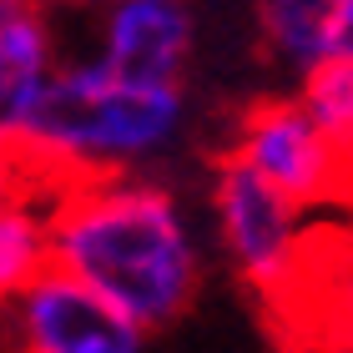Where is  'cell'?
Listing matches in <instances>:
<instances>
[{
    "label": "cell",
    "mask_w": 353,
    "mask_h": 353,
    "mask_svg": "<svg viewBox=\"0 0 353 353\" xmlns=\"http://www.w3.org/2000/svg\"><path fill=\"white\" fill-rule=\"evenodd\" d=\"M51 268L91 288L141 333H162L202 298L207 258L187 197L167 176H101L46 192Z\"/></svg>",
    "instance_id": "1"
},
{
    "label": "cell",
    "mask_w": 353,
    "mask_h": 353,
    "mask_svg": "<svg viewBox=\"0 0 353 353\" xmlns=\"http://www.w3.org/2000/svg\"><path fill=\"white\" fill-rule=\"evenodd\" d=\"M192 137L187 81H126L96 56H61L15 152L46 192L101 176H162Z\"/></svg>",
    "instance_id": "2"
},
{
    "label": "cell",
    "mask_w": 353,
    "mask_h": 353,
    "mask_svg": "<svg viewBox=\"0 0 353 353\" xmlns=\"http://www.w3.org/2000/svg\"><path fill=\"white\" fill-rule=\"evenodd\" d=\"M212 237L228 268L263 298H293L308 278V212L222 157L207 182Z\"/></svg>",
    "instance_id": "3"
},
{
    "label": "cell",
    "mask_w": 353,
    "mask_h": 353,
    "mask_svg": "<svg viewBox=\"0 0 353 353\" xmlns=\"http://www.w3.org/2000/svg\"><path fill=\"white\" fill-rule=\"evenodd\" d=\"M232 162H243L258 182L283 192L303 212L318 202L343 197L353 182V167L328 147V137L308 121L298 96H263L243 111L232 132Z\"/></svg>",
    "instance_id": "4"
},
{
    "label": "cell",
    "mask_w": 353,
    "mask_h": 353,
    "mask_svg": "<svg viewBox=\"0 0 353 353\" xmlns=\"http://www.w3.org/2000/svg\"><path fill=\"white\" fill-rule=\"evenodd\" d=\"M0 353H152V333L76 278L46 268L10 308H0Z\"/></svg>",
    "instance_id": "5"
},
{
    "label": "cell",
    "mask_w": 353,
    "mask_h": 353,
    "mask_svg": "<svg viewBox=\"0 0 353 353\" xmlns=\"http://www.w3.org/2000/svg\"><path fill=\"white\" fill-rule=\"evenodd\" d=\"M197 51V15L182 0H117L101 15L96 61L126 81L172 86L187 76V61Z\"/></svg>",
    "instance_id": "6"
},
{
    "label": "cell",
    "mask_w": 353,
    "mask_h": 353,
    "mask_svg": "<svg viewBox=\"0 0 353 353\" xmlns=\"http://www.w3.org/2000/svg\"><path fill=\"white\" fill-rule=\"evenodd\" d=\"M61 66L56 26L41 6L0 0V141L15 147L26 117Z\"/></svg>",
    "instance_id": "7"
},
{
    "label": "cell",
    "mask_w": 353,
    "mask_h": 353,
    "mask_svg": "<svg viewBox=\"0 0 353 353\" xmlns=\"http://www.w3.org/2000/svg\"><path fill=\"white\" fill-rule=\"evenodd\" d=\"M258 36L268 56L288 66L303 81L323 61H333L328 46V0H263L258 6Z\"/></svg>",
    "instance_id": "8"
},
{
    "label": "cell",
    "mask_w": 353,
    "mask_h": 353,
    "mask_svg": "<svg viewBox=\"0 0 353 353\" xmlns=\"http://www.w3.org/2000/svg\"><path fill=\"white\" fill-rule=\"evenodd\" d=\"M51 268V232H46V192L0 202V308H10L41 272Z\"/></svg>",
    "instance_id": "9"
},
{
    "label": "cell",
    "mask_w": 353,
    "mask_h": 353,
    "mask_svg": "<svg viewBox=\"0 0 353 353\" xmlns=\"http://www.w3.org/2000/svg\"><path fill=\"white\" fill-rule=\"evenodd\" d=\"M298 106L328 137V147L353 167V56H333L298 81Z\"/></svg>",
    "instance_id": "10"
},
{
    "label": "cell",
    "mask_w": 353,
    "mask_h": 353,
    "mask_svg": "<svg viewBox=\"0 0 353 353\" xmlns=\"http://www.w3.org/2000/svg\"><path fill=\"white\" fill-rule=\"evenodd\" d=\"M30 192H46L36 182V172L26 167V157L0 141V202H15V197H30Z\"/></svg>",
    "instance_id": "11"
},
{
    "label": "cell",
    "mask_w": 353,
    "mask_h": 353,
    "mask_svg": "<svg viewBox=\"0 0 353 353\" xmlns=\"http://www.w3.org/2000/svg\"><path fill=\"white\" fill-rule=\"evenodd\" d=\"M328 46L333 56H353V0H328Z\"/></svg>",
    "instance_id": "12"
},
{
    "label": "cell",
    "mask_w": 353,
    "mask_h": 353,
    "mask_svg": "<svg viewBox=\"0 0 353 353\" xmlns=\"http://www.w3.org/2000/svg\"><path fill=\"white\" fill-rule=\"evenodd\" d=\"M333 308H339V318H343V328L353 333V258H348V268H343V278H339V293H333Z\"/></svg>",
    "instance_id": "13"
}]
</instances>
